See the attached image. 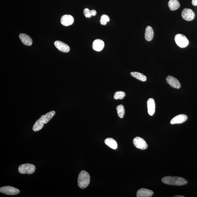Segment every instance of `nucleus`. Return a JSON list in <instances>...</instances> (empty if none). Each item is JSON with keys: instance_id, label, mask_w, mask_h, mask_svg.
Masks as SVG:
<instances>
[{"instance_id": "1", "label": "nucleus", "mask_w": 197, "mask_h": 197, "mask_svg": "<svg viewBox=\"0 0 197 197\" xmlns=\"http://www.w3.org/2000/svg\"><path fill=\"white\" fill-rule=\"evenodd\" d=\"M55 113V111H52L42 116L34 124L32 127L33 131H37L43 129L44 125L48 123L54 116Z\"/></svg>"}, {"instance_id": "2", "label": "nucleus", "mask_w": 197, "mask_h": 197, "mask_svg": "<svg viewBox=\"0 0 197 197\" xmlns=\"http://www.w3.org/2000/svg\"><path fill=\"white\" fill-rule=\"evenodd\" d=\"M162 183L165 184L175 186H182L187 183V181L182 177H179L166 176L162 179Z\"/></svg>"}, {"instance_id": "3", "label": "nucleus", "mask_w": 197, "mask_h": 197, "mask_svg": "<svg viewBox=\"0 0 197 197\" xmlns=\"http://www.w3.org/2000/svg\"><path fill=\"white\" fill-rule=\"evenodd\" d=\"M90 177L89 173L85 171H82L79 174L78 178V185L80 188L85 189L89 185Z\"/></svg>"}, {"instance_id": "4", "label": "nucleus", "mask_w": 197, "mask_h": 197, "mask_svg": "<svg viewBox=\"0 0 197 197\" xmlns=\"http://www.w3.org/2000/svg\"><path fill=\"white\" fill-rule=\"evenodd\" d=\"M36 166L33 164H22L19 166L18 172L22 174H31L35 171Z\"/></svg>"}, {"instance_id": "5", "label": "nucleus", "mask_w": 197, "mask_h": 197, "mask_svg": "<svg viewBox=\"0 0 197 197\" xmlns=\"http://www.w3.org/2000/svg\"><path fill=\"white\" fill-rule=\"evenodd\" d=\"M175 40L177 45L181 48L186 47L189 44L188 39L183 34H176L175 36Z\"/></svg>"}, {"instance_id": "6", "label": "nucleus", "mask_w": 197, "mask_h": 197, "mask_svg": "<svg viewBox=\"0 0 197 197\" xmlns=\"http://www.w3.org/2000/svg\"><path fill=\"white\" fill-rule=\"evenodd\" d=\"M0 192L2 194L14 195L19 194L20 191L19 189L14 188V187L7 186L1 187L0 188Z\"/></svg>"}, {"instance_id": "7", "label": "nucleus", "mask_w": 197, "mask_h": 197, "mask_svg": "<svg viewBox=\"0 0 197 197\" xmlns=\"http://www.w3.org/2000/svg\"><path fill=\"white\" fill-rule=\"evenodd\" d=\"M133 142L135 146L140 150H145L148 148V145L146 142L140 137H135L133 139Z\"/></svg>"}, {"instance_id": "8", "label": "nucleus", "mask_w": 197, "mask_h": 197, "mask_svg": "<svg viewBox=\"0 0 197 197\" xmlns=\"http://www.w3.org/2000/svg\"><path fill=\"white\" fill-rule=\"evenodd\" d=\"M195 16V15L194 11L190 9H184L181 13L182 17L187 21L193 20L194 19Z\"/></svg>"}, {"instance_id": "9", "label": "nucleus", "mask_w": 197, "mask_h": 197, "mask_svg": "<svg viewBox=\"0 0 197 197\" xmlns=\"http://www.w3.org/2000/svg\"><path fill=\"white\" fill-rule=\"evenodd\" d=\"M54 44L55 47L59 50L62 52L67 53L70 51V49L69 46L63 42L60 41H55Z\"/></svg>"}, {"instance_id": "10", "label": "nucleus", "mask_w": 197, "mask_h": 197, "mask_svg": "<svg viewBox=\"0 0 197 197\" xmlns=\"http://www.w3.org/2000/svg\"><path fill=\"white\" fill-rule=\"evenodd\" d=\"M166 80L167 83L172 87L176 89H179L181 87V84L179 80L173 76H168Z\"/></svg>"}, {"instance_id": "11", "label": "nucleus", "mask_w": 197, "mask_h": 197, "mask_svg": "<svg viewBox=\"0 0 197 197\" xmlns=\"http://www.w3.org/2000/svg\"><path fill=\"white\" fill-rule=\"evenodd\" d=\"M74 19L73 17L70 15H65L61 18V22L63 25L69 26L74 23Z\"/></svg>"}, {"instance_id": "12", "label": "nucleus", "mask_w": 197, "mask_h": 197, "mask_svg": "<svg viewBox=\"0 0 197 197\" xmlns=\"http://www.w3.org/2000/svg\"><path fill=\"white\" fill-rule=\"evenodd\" d=\"M188 119V117L185 114H180L175 116L171 121V123L172 125L175 124H181L186 121Z\"/></svg>"}, {"instance_id": "13", "label": "nucleus", "mask_w": 197, "mask_h": 197, "mask_svg": "<svg viewBox=\"0 0 197 197\" xmlns=\"http://www.w3.org/2000/svg\"><path fill=\"white\" fill-rule=\"evenodd\" d=\"M154 194V192L152 190L146 188H141L137 191V197H150Z\"/></svg>"}, {"instance_id": "14", "label": "nucleus", "mask_w": 197, "mask_h": 197, "mask_svg": "<svg viewBox=\"0 0 197 197\" xmlns=\"http://www.w3.org/2000/svg\"><path fill=\"white\" fill-rule=\"evenodd\" d=\"M148 113L150 116H153L155 112L156 105L154 99L153 98L149 99L147 101Z\"/></svg>"}, {"instance_id": "15", "label": "nucleus", "mask_w": 197, "mask_h": 197, "mask_svg": "<svg viewBox=\"0 0 197 197\" xmlns=\"http://www.w3.org/2000/svg\"><path fill=\"white\" fill-rule=\"evenodd\" d=\"M92 47L93 48L95 51H101L104 47V42L100 39L96 40L93 42Z\"/></svg>"}, {"instance_id": "16", "label": "nucleus", "mask_w": 197, "mask_h": 197, "mask_svg": "<svg viewBox=\"0 0 197 197\" xmlns=\"http://www.w3.org/2000/svg\"><path fill=\"white\" fill-rule=\"evenodd\" d=\"M21 41L26 46H30L32 44V38L26 34L21 33L19 35Z\"/></svg>"}, {"instance_id": "17", "label": "nucleus", "mask_w": 197, "mask_h": 197, "mask_svg": "<svg viewBox=\"0 0 197 197\" xmlns=\"http://www.w3.org/2000/svg\"><path fill=\"white\" fill-rule=\"evenodd\" d=\"M154 36V32L153 28L150 26H147L145 30V39L147 41H150Z\"/></svg>"}, {"instance_id": "18", "label": "nucleus", "mask_w": 197, "mask_h": 197, "mask_svg": "<svg viewBox=\"0 0 197 197\" xmlns=\"http://www.w3.org/2000/svg\"><path fill=\"white\" fill-rule=\"evenodd\" d=\"M168 6L171 10H176L180 7V3L178 0H170L168 2Z\"/></svg>"}, {"instance_id": "19", "label": "nucleus", "mask_w": 197, "mask_h": 197, "mask_svg": "<svg viewBox=\"0 0 197 197\" xmlns=\"http://www.w3.org/2000/svg\"><path fill=\"white\" fill-rule=\"evenodd\" d=\"M104 142L108 146L113 150H116L117 148V142L114 139L109 138L105 139Z\"/></svg>"}, {"instance_id": "20", "label": "nucleus", "mask_w": 197, "mask_h": 197, "mask_svg": "<svg viewBox=\"0 0 197 197\" xmlns=\"http://www.w3.org/2000/svg\"><path fill=\"white\" fill-rule=\"evenodd\" d=\"M131 75L137 79L142 81H145L147 80V77L144 74L140 73L134 72L131 73Z\"/></svg>"}, {"instance_id": "21", "label": "nucleus", "mask_w": 197, "mask_h": 197, "mask_svg": "<svg viewBox=\"0 0 197 197\" xmlns=\"http://www.w3.org/2000/svg\"><path fill=\"white\" fill-rule=\"evenodd\" d=\"M117 114L119 117L120 118L123 117L125 114V110L123 105L120 104L116 107Z\"/></svg>"}, {"instance_id": "22", "label": "nucleus", "mask_w": 197, "mask_h": 197, "mask_svg": "<svg viewBox=\"0 0 197 197\" xmlns=\"http://www.w3.org/2000/svg\"><path fill=\"white\" fill-rule=\"evenodd\" d=\"M125 96V93L123 91H119L116 92L115 93L114 98L116 100L123 99Z\"/></svg>"}, {"instance_id": "23", "label": "nucleus", "mask_w": 197, "mask_h": 197, "mask_svg": "<svg viewBox=\"0 0 197 197\" xmlns=\"http://www.w3.org/2000/svg\"><path fill=\"white\" fill-rule=\"evenodd\" d=\"M83 13L85 16L86 18H90L92 16L91 13V10H90L89 9L85 8L84 9Z\"/></svg>"}, {"instance_id": "24", "label": "nucleus", "mask_w": 197, "mask_h": 197, "mask_svg": "<svg viewBox=\"0 0 197 197\" xmlns=\"http://www.w3.org/2000/svg\"><path fill=\"white\" fill-rule=\"evenodd\" d=\"M101 20H102L106 23L109 21L110 20L109 17L108 16H107V15L105 14L103 15L101 17Z\"/></svg>"}, {"instance_id": "25", "label": "nucleus", "mask_w": 197, "mask_h": 197, "mask_svg": "<svg viewBox=\"0 0 197 197\" xmlns=\"http://www.w3.org/2000/svg\"><path fill=\"white\" fill-rule=\"evenodd\" d=\"M91 13L92 16H95L97 14V11L94 9L91 10Z\"/></svg>"}, {"instance_id": "26", "label": "nucleus", "mask_w": 197, "mask_h": 197, "mask_svg": "<svg viewBox=\"0 0 197 197\" xmlns=\"http://www.w3.org/2000/svg\"><path fill=\"white\" fill-rule=\"evenodd\" d=\"M192 4L195 6H197V0H192Z\"/></svg>"}, {"instance_id": "27", "label": "nucleus", "mask_w": 197, "mask_h": 197, "mask_svg": "<svg viewBox=\"0 0 197 197\" xmlns=\"http://www.w3.org/2000/svg\"><path fill=\"white\" fill-rule=\"evenodd\" d=\"M100 23L101 25H106L107 24V23L106 22H105L104 21H103L102 20H100Z\"/></svg>"}, {"instance_id": "28", "label": "nucleus", "mask_w": 197, "mask_h": 197, "mask_svg": "<svg viewBox=\"0 0 197 197\" xmlns=\"http://www.w3.org/2000/svg\"><path fill=\"white\" fill-rule=\"evenodd\" d=\"M173 197H184V196H180V195H176L175 196H174Z\"/></svg>"}]
</instances>
